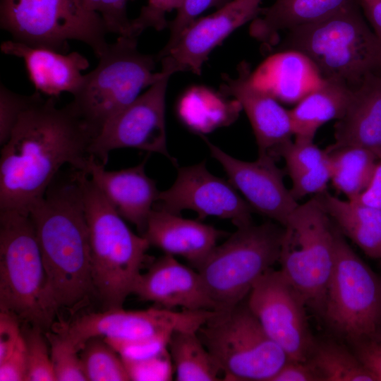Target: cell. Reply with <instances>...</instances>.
<instances>
[{
    "label": "cell",
    "mask_w": 381,
    "mask_h": 381,
    "mask_svg": "<svg viewBox=\"0 0 381 381\" xmlns=\"http://www.w3.org/2000/svg\"><path fill=\"white\" fill-rule=\"evenodd\" d=\"M95 137L69 103L42 97L31 106L1 146L0 210L29 213L64 165L87 172Z\"/></svg>",
    "instance_id": "obj_1"
},
{
    "label": "cell",
    "mask_w": 381,
    "mask_h": 381,
    "mask_svg": "<svg viewBox=\"0 0 381 381\" xmlns=\"http://www.w3.org/2000/svg\"><path fill=\"white\" fill-rule=\"evenodd\" d=\"M49 295L60 308L75 310L95 294L91 250L80 170H61L29 208Z\"/></svg>",
    "instance_id": "obj_2"
},
{
    "label": "cell",
    "mask_w": 381,
    "mask_h": 381,
    "mask_svg": "<svg viewBox=\"0 0 381 381\" xmlns=\"http://www.w3.org/2000/svg\"><path fill=\"white\" fill-rule=\"evenodd\" d=\"M289 31L278 50L302 55L322 79L354 89L368 74L381 73V40L366 24L358 1Z\"/></svg>",
    "instance_id": "obj_3"
},
{
    "label": "cell",
    "mask_w": 381,
    "mask_h": 381,
    "mask_svg": "<svg viewBox=\"0 0 381 381\" xmlns=\"http://www.w3.org/2000/svg\"><path fill=\"white\" fill-rule=\"evenodd\" d=\"M89 230L95 295L104 310L123 308L132 294L150 246L133 233L90 179L80 171Z\"/></svg>",
    "instance_id": "obj_4"
},
{
    "label": "cell",
    "mask_w": 381,
    "mask_h": 381,
    "mask_svg": "<svg viewBox=\"0 0 381 381\" xmlns=\"http://www.w3.org/2000/svg\"><path fill=\"white\" fill-rule=\"evenodd\" d=\"M0 310L44 332L59 311L49 293L33 222L18 210H0Z\"/></svg>",
    "instance_id": "obj_5"
},
{
    "label": "cell",
    "mask_w": 381,
    "mask_h": 381,
    "mask_svg": "<svg viewBox=\"0 0 381 381\" xmlns=\"http://www.w3.org/2000/svg\"><path fill=\"white\" fill-rule=\"evenodd\" d=\"M137 45V37L130 36H120L109 44L98 58L97 67L83 75L69 103L96 136L107 121L133 102L143 89L169 73L163 70L155 73L158 62L155 55L140 52Z\"/></svg>",
    "instance_id": "obj_6"
},
{
    "label": "cell",
    "mask_w": 381,
    "mask_h": 381,
    "mask_svg": "<svg viewBox=\"0 0 381 381\" xmlns=\"http://www.w3.org/2000/svg\"><path fill=\"white\" fill-rule=\"evenodd\" d=\"M284 227L271 222L237 228L197 269L216 310L232 308L279 261Z\"/></svg>",
    "instance_id": "obj_7"
},
{
    "label": "cell",
    "mask_w": 381,
    "mask_h": 381,
    "mask_svg": "<svg viewBox=\"0 0 381 381\" xmlns=\"http://www.w3.org/2000/svg\"><path fill=\"white\" fill-rule=\"evenodd\" d=\"M0 27L15 41L64 54L68 40L84 42L97 58L109 44L102 18L84 0H0Z\"/></svg>",
    "instance_id": "obj_8"
},
{
    "label": "cell",
    "mask_w": 381,
    "mask_h": 381,
    "mask_svg": "<svg viewBox=\"0 0 381 381\" xmlns=\"http://www.w3.org/2000/svg\"><path fill=\"white\" fill-rule=\"evenodd\" d=\"M198 334L225 380L271 381L289 361L243 301L214 314Z\"/></svg>",
    "instance_id": "obj_9"
},
{
    "label": "cell",
    "mask_w": 381,
    "mask_h": 381,
    "mask_svg": "<svg viewBox=\"0 0 381 381\" xmlns=\"http://www.w3.org/2000/svg\"><path fill=\"white\" fill-rule=\"evenodd\" d=\"M284 227L279 271L307 307L322 314L335 262L336 228L316 196L298 204Z\"/></svg>",
    "instance_id": "obj_10"
},
{
    "label": "cell",
    "mask_w": 381,
    "mask_h": 381,
    "mask_svg": "<svg viewBox=\"0 0 381 381\" xmlns=\"http://www.w3.org/2000/svg\"><path fill=\"white\" fill-rule=\"evenodd\" d=\"M336 255L322 315L351 344L381 335V278L336 228Z\"/></svg>",
    "instance_id": "obj_11"
},
{
    "label": "cell",
    "mask_w": 381,
    "mask_h": 381,
    "mask_svg": "<svg viewBox=\"0 0 381 381\" xmlns=\"http://www.w3.org/2000/svg\"><path fill=\"white\" fill-rule=\"evenodd\" d=\"M214 310L175 311L161 307L141 310L123 308L84 314L67 323L53 325V330L78 351L93 337L126 341L163 339L169 340L176 331L198 332Z\"/></svg>",
    "instance_id": "obj_12"
},
{
    "label": "cell",
    "mask_w": 381,
    "mask_h": 381,
    "mask_svg": "<svg viewBox=\"0 0 381 381\" xmlns=\"http://www.w3.org/2000/svg\"><path fill=\"white\" fill-rule=\"evenodd\" d=\"M247 304L289 360L308 358L315 340L307 320V305L279 270L271 269L258 280L248 294Z\"/></svg>",
    "instance_id": "obj_13"
},
{
    "label": "cell",
    "mask_w": 381,
    "mask_h": 381,
    "mask_svg": "<svg viewBox=\"0 0 381 381\" xmlns=\"http://www.w3.org/2000/svg\"><path fill=\"white\" fill-rule=\"evenodd\" d=\"M171 73H167L143 94L111 117L90 146V153L104 165L111 151L131 147L176 160L167 147L165 97Z\"/></svg>",
    "instance_id": "obj_14"
},
{
    "label": "cell",
    "mask_w": 381,
    "mask_h": 381,
    "mask_svg": "<svg viewBox=\"0 0 381 381\" xmlns=\"http://www.w3.org/2000/svg\"><path fill=\"white\" fill-rule=\"evenodd\" d=\"M157 208L179 214L197 212L198 220L214 216L230 220L237 228L252 223V208L228 181L211 174L205 161L178 169L173 185L159 191Z\"/></svg>",
    "instance_id": "obj_15"
},
{
    "label": "cell",
    "mask_w": 381,
    "mask_h": 381,
    "mask_svg": "<svg viewBox=\"0 0 381 381\" xmlns=\"http://www.w3.org/2000/svg\"><path fill=\"white\" fill-rule=\"evenodd\" d=\"M212 157L225 171L229 181L243 196L252 210L285 226L298 205L284 182V173L269 155L253 162L233 157L203 137Z\"/></svg>",
    "instance_id": "obj_16"
},
{
    "label": "cell",
    "mask_w": 381,
    "mask_h": 381,
    "mask_svg": "<svg viewBox=\"0 0 381 381\" xmlns=\"http://www.w3.org/2000/svg\"><path fill=\"white\" fill-rule=\"evenodd\" d=\"M260 3L261 0H232L214 13L196 19L159 61L162 70L171 74L189 71L200 75L204 62L217 46L260 16Z\"/></svg>",
    "instance_id": "obj_17"
},
{
    "label": "cell",
    "mask_w": 381,
    "mask_h": 381,
    "mask_svg": "<svg viewBox=\"0 0 381 381\" xmlns=\"http://www.w3.org/2000/svg\"><path fill=\"white\" fill-rule=\"evenodd\" d=\"M237 71L235 78L223 75L220 93L234 97L245 111L255 136L258 155L277 159L279 149L293 140L289 110L280 105L270 90L256 83L248 62H241Z\"/></svg>",
    "instance_id": "obj_18"
},
{
    "label": "cell",
    "mask_w": 381,
    "mask_h": 381,
    "mask_svg": "<svg viewBox=\"0 0 381 381\" xmlns=\"http://www.w3.org/2000/svg\"><path fill=\"white\" fill-rule=\"evenodd\" d=\"M133 294L159 307L173 310H216L198 272L165 254L154 261L141 273Z\"/></svg>",
    "instance_id": "obj_19"
},
{
    "label": "cell",
    "mask_w": 381,
    "mask_h": 381,
    "mask_svg": "<svg viewBox=\"0 0 381 381\" xmlns=\"http://www.w3.org/2000/svg\"><path fill=\"white\" fill-rule=\"evenodd\" d=\"M146 157L140 164L117 171H108L92 157L87 174L113 208L143 235L147 219L159 191L145 172Z\"/></svg>",
    "instance_id": "obj_20"
},
{
    "label": "cell",
    "mask_w": 381,
    "mask_h": 381,
    "mask_svg": "<svg viewBox=\"0 0 381 381\" xmlns=\"http://www.w3.org/2000/svg\"><path fill=\"white\" fill-rule=\"evenodd\" d=\"M0 49L4 54L22 59L36 91L49 97L58 98L65 92L75 95L83 78L81 71L90 64L78 52L66 54L13 40L2 42Z\"/></svg>",
    "instance_id": "obj_21"
},
{
    "label": "cell",
    "mask_w": 381,
    "mask_h": 381,
    "mask_svg": "<svg viewBox=\"0 0 381 381\" xmlns=\"http://www.w3.org/2000/svg\"><path fill=\"white\" fill-rule=\"evenodd\" d=\"M224 234L200 220L183 218L154 206L143 236L150 246L182 257L198 269Z\"/></svg>",
    "instance_id": "obj_22"
},
{
    "label": "cell",
    "mask_w": 381,
    "mask_h": 381,
    "mask_svg": "<svg viewBox=\"0 0 381 381\" xmlns=\"http://www.w3.org/2000/svg\"><path fill=\"white\" fill-rule=\"evenodd\" d=\"M357 146L381 158V74L369 73L352 90L344 116L334 125V142L326 149Z\"/></svg>",
    "instance_id": "obj_23"
},
{
    "label": "cell",
    "mask_w": 381,
    "mask_h": 381,
    "mask_svg": "<svg viewBox=\"0 0 381 381\" xmlns=\"http://www.w3.org/2000/svg\"><path fill=\"white\" fill-rule=\"evenodd\" d=\"M352 90L343 81L322 79L289 110L294 140L313 141L323 124L341 119L349 106Z\"/></svg>",
    "instance_id": "obj_24"
},
{
    "label": "cell",
    "mask_w": 381,
    "mask_h": 381,
    "mask_svg": "<svg viewBox=\"0 0 381 381\" xmlns=\"http://www.w3.org/2000/svg\"><path fill=\"white\" fill-rule=\"evenodd\" d=\"M358 0H276L262 8L260 17L250 24V35L267 44L277 42L279 31L315 23L327 18Z\"/></svg>",
    "instance_id": "obj_25"
},
{
    "label": "cell",
    "mask_w": 381,
    "mask_h": 381,
    "mask_svg": "<svg viewBox=\"0 0 381 381\" xmlns=\"http://www.w3.org/2000/svg\"><path fill=\"white\" fill-rule=\"evenodd\" d=\"M337 229L370 258L381 260V210L327 190L315 195Z\"/></svg>",
    "instance_id": "obj_26"
},
{
    "label": "cell",
    "mask_w": 381,
    "mask_h": 381,
    "mask_svg": "<svg viewBox=\"0 0 381 381\" xmlns=\"http://www.w3.org/2000/svg\"><path fill=\"white\" fill-rule=\"evenodd\" d=\"M224 97L203 87L193 88L180 101L179 116L189 128L199 133L230 124L238 117L242 107L237 100L225 102Z\"/></svg>",
    "instance_id": "obj_27"
},
{
    "label": "cell",
    "mask_w": 381,
    "mask_h": 381,
    "mask_svg": "<svg viewBox=\"0 0 381 381\" xmlns=\"http://www.w3.org/2000/svg\"><path fill=\"white\" fill-rule=\"evenodd\" d=\"M325 150L329 155L333 186L348 200L355 199L369 184L378 157L370 150L357 146Z\"/></svg>",
    "instance_id": "obj_28"
},
{
    "label": "cell",
    "mask_w": 381,
    "mask_h": 381,
    "mask_svg": "<svg viewBox=\"0 0 381 381\" xmlns=\"http://www.w3.org/2000/svg\"><path fill=\"white\" fill-rule=\"evenodd\" d=\"M176 380H219L222 373L217 363L207 349L198 332L176 331L168 344Z\"/></svg>",
    "instance_id": "obj_29"
},
{
    "label": "cell",
    "mask_w": 381,
    "mask_h": 381,
    "mask_svg": "<svg viewBox=\"0 0 381 381\" xmlns=\"http://www.w3.org/2000/svg\"><path fill=\"white\" fill-rule=\"evenodd\" d=\"M308 359L322 381H376L353 351L334 341H315Z\"/></svg>",
    "instance_id": "obj_30"
},
{
    "label": "cell",
    "mask_w": 381,
    "mask_h": 381,
    "mask_svg": "<svg viewBox=\"0 0 381 381\" xmlns=\"http://www.w3.org/2000/svg\"><path fill=\"white\" fill-rule=\"evenodd\" d=\"M87 381H129L119 353L102 337L88 339L80 350Z\"/></svg>",
    "instance_id": "obj_31"
},
{
    "label": "cell",
    "mask_w": 381,
    "mask_h": 381,
    "mask_svg": "<svg viewBox=\"0 0 381 381\" xmlns=\"http://www.w3.org/2000/svg\"><path fill=\"white\" fill-rule=\"evenodd\" d=\"M284 54L278 59L277 67L275 68V89L270 92L285 102H298L307 93L303 85L307 78L305 63L308 60L294 52Z\"/></svg>",
    "instance_id": "obj_32"
},
{
    "label": "cell",
    "mask_w": 381,
    "mask_h": 381,
    "mask_svg": "<svg viewBox=\"0 0 381 381\" xmlns=\"http://www.w3.org/2000/svg\"><path fill=\"white\" fill-rule=\"evenodd\" d=\"M21 329L28 362L27 381H56L45 332L27 323Z\"/></svg>",
    "instance_id": "obj_33"
},
{
    "label": "cell",
    "mask_w": 381,
    "mask_h": 381,
    "mask_svg": "<svg viewBox=\"0 0 381 381\" xmlns=\"http://www.w3.org/2000/svg\"><path fill=\"white\" fill-rule=\"evenodd\" d=\"M44 332L56 381H87L79 351L56 332Z\"/></svg>",
    "instance_id": "obj_34"
},
{
    "label": "cell",
    "mask_w": 381,
    "mask_h": 381,
    "mask_svg": "<svg viewBox=\"0 0 381 381\" xmlns=\"http://www.w3.org/2000/svg\"><path fill=\"white\" fill-rule=\"evenodd\" d=\"M277 156L284 159L287 173L293 180L316 168L327 157V152L313 141L294 140L281 147Z\"/></svg>",
    "instance_id": "obj_35"
},
{
    "label": "cell",
    "mask_w": 381,
    "mask_h": 381,
    "mask_svg": "<svg viewBox=\"0 0 381 381\" xmlns=\"http://www.w3.org/2000/svg\"><path fill=\"white\" fill-rule=\"evenodd\" d=\"M42 98L39 92L31 95L16 93L2 83L0 85V144L9 139L20 117L28 109Z\"/></svg>",
    "instance_id": "obj_36"
},
{
    "label": "cell",
    "mask_w": 381,
    "mask_h": 381,
    "mask_svg": "<svg viewBox=\"0 0 381 381\" xmlns=\"http://www.w3.org/2000/svg\"><path fill=\"white\" fill-rule=\"evenodd\" d=\"M232 0H184L177 10L174 19L168 21L170 30L166 45L155 55L157 61L164 57L175 46L184 31L197 19L198 16L210 8L219 9Z\"/></svg>",
    "instance_id": "obj_37"
},
{
    "label": "cell",
    "mask_w": 381,
    "mask_h": 381,
    "mask_svg": "<svg viewBox=\"0 0 381 381\" xmlns=\"http://www.w3.org/2000/svg\"><path fill=\"white\" fill-rule=\"evenodd\" d=\"M130 380H171L174 371L169 350L144 359L121 358Z\"/></svg>",
    "instance_id": "obj_38"
},
{
    "label": "cell",
    "mask_w": 381,
    "mask_h": 381,
    "mask_svg": "<svg viewBox=\"0 0 381 381\" xmlns=\"http://www.w3.org/2000/svg\"><path fill=\"white\" fill-rule=\"evenodd\" d=\"M131 1L133 0H84L90 10L101 16L107 32L133 37L131 20L127 14Z\"/></svg>",
    "instance_id": "obj_39"
},
{
    "label": "cell",
    "mask_w": 381,
    "mask_h": 381,
    "mask_svg": "<svg viewBox=\"0 0 381 381\" xmlns=\"http://www.w3.org/2000/svg\"><path fill=\"white\" fill-rule=\"evenodd\" d=\"M184 0H147L137 18L131 20L132 36L138 37L145 30L152 28L157 31L168 28L165 15L178 10Z\"/></svg>",
    "instance_id": "obj_40"
},
{
    "label": "cell",
    "mask_w": 381,
    "mask_h": 381,
    "mask_svg": "<svg viewBox=\"0 0 381 381\" xmlns=\"http://www.w3.org/2000/svg\"><path fill=\"white\" fill-rule=\"evenodd\" d=\"M331 179V170L329 155L324 161L310 171L291 180L290 189L293 197L296 200L308 195H318L326 190Z\"/></svg>",
    "instance_id": "obj_41"
},
{
    "label": "cell",
    "mask_w": 381,
    "mask_h": 381,
    "mask_svg": "<svg viewBox=\"0 0 381 381\" xmlns=\"http://www.w3.org/2000/svg\"><path fill=\"white\" fill-rule=\"evenodd\" d=\"M121 356L130 359H144L158 355L168 349L169 340L150 339L126 341L104 337Z\"/></svg>",
    "instance_id": "obj_42"
},
{
    "label": "cell",
    "mask_w": 381,
    "mask_h": 381,
    "mask_svg": "<svg viewBox=\"0 0 381 381\" xmlns=\"http://www.w3.org/2000/svg\"><path fill=\"white\" fill-rule=\"evenodd\" d=\"M20 322L14 314L0 310V363L13 353L21 339Z\"/></svg>",
    "instance_id": "obj_43"
},
{
    "label": "cell",
    "mask_w": 381,
    "mask_h": 381,
    "mask_svg": "<svg viewBox=\"0 0 381 381\" xmlns=\"http://www.w3.org/2000/svg\"><path fill=\"white\" fill-rule=\"evenodd\" d=\"M353 353L363 365L381 381V335L352 344Z\"/></svg>",
    "instance_id": "obj_44"
},
{
    "label": "cell",
    "mask_w": 381,
    "mask_h": 381,
    "mask_svg": "<svg viewBox=\"0 0 381 381\" xmlns=\"http://www.w3.org/2000/svg\"><path fill=\"white\" fill-rule=\"evenodd\" d=\"M28 362L23 336L13 353L0 363L1 381H27Z\"/></svg>",
    "instance_id": "obj_45"
},
{
    "label": "cell",
    "mask_w": 381,
    "mask_h": 381,
    "mask_svg": "<svg viewBox=\"0 0 381 381\" xmlns=\"http://www.w3.org/2000/svg\"><path fill=\"white\" fill-rule=\"evenodd\" d=\"M271 381H322L321 377L310 363L306 361L289 360Z\"/></svg>",
    "instance_id": "obj_46"
},
{
    "label": "cell",
    "mask_w": 381,
    "mask_h": 381,
    "mask_svg": "<svg viewBox=\"0 0 381 381\" xmlns=\"http://www.w3.org/2000/svg\"><path fill=\"white\" fill-rule=\"evenodd\" d=\"M353 200L381 210V158L366 188Z\"/></svg>",
    "instance_id": "obj_47"
},
{
    "label": "cell",
    "mask_w": 381,
    "mask_h": 381,
    "mask_svg": "<svg viewBox=\"0 0 381 381\" xmlns=\"http://www.w3.org/2000/svg\"><path fill=\"white\" fill-rule=\"evenodd\" d=\"M373 32L381 40V0H358Z\"/></svg>",
    "instance_id": "obj_48"
}]
</instances>
